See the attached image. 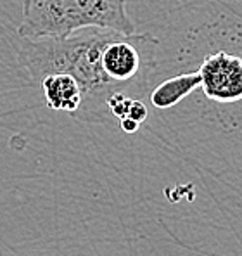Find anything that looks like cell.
Wrapping results in <instances>:
<instances>
[{"instance_id":"1","label":"cell","mask_w":242,"mask_h":256,"mask_svg":"<svg viewBox=\"0 0 242 256\" xmlns=\"http://www.w3.org/2000/svg\"><path fill=\"white\" fill-rule=\"evenodd\" d=\"M109 35L108 30H83L66 38H22L18 61L36 84L47 74H71L82 90V106L74 118L85 123H104L111 118L108 102L124 94L102 68V48Z\"/></svg>"},{"instance_id":"2","label":"cell","mask_w":242,"mask_h":256,"mask_svg":"<svg viewBox=\"0 0 242 256\" xmlns=\"http://www.w3.org/2000/svg\"><path fill=\"white\" fill-rule=\"evenodd\" d=\"M83 30L135 33L126 0H24L18 28L21 38H66Z\"/></svg>"},{"instance_id":"5","label":"cell","mask_w":242,"mask_h":256,"mask_svg":"<svg viewBox=\"0 0 242 256\" xmlns=\"http://www.w3.org/2000/svg\"><path fill=\"white\" fill-rule=\"evenodd\" d=\"M201 86V76L198 71L194 73H182L173 78H168L160 84L149 94V100L158 109H170L190 96L194 90Z\"/></svg>"},{"instance_id":"4","label":"cell","mask_w":242,"mask_h":256,"mask_svg":"<svg viewBox=\"0 0 242 256\" xmlns=\"http://www.w3.org/2000/svg\"><path fill=\"white\" fill-rule=\"evenodd\" d=\"M40 88L44 94L45 104L52 111L68 112L73 118L76 116L78 109L82 106V90L71 74H47L40 80Z\"/></svg>"},{"instance_id":"3","label":"cell","mask_w":242,"mask_h":256,"mask_svg":"<svg viewBox=\"0 0 242 256\" xmlns=\"http://www.w3.org/2000/svg\"><path fill=\"white\" fill-rule=\"evenodd\" d=\"M204 96L214 102L242 100V59L218 50L204 58L198 70Z\"/></svg>"}]
</instances>
